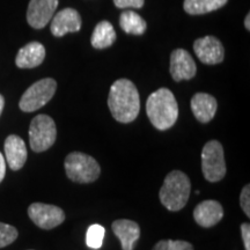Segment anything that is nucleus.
<instances>
[{
  "label": "nucleus",
  "instance_id": "obj_1",
  "mask_svg": "<svg viewBox=\"0 0 250 250\" xmlns=\"http://www.w3.org/2000/svg\"><path fill=\"white\" fill-rule=\"evenodd\" d=\"M108 105L112 117L120 123H131L140 111V96L132 81L120 79L109 90Z\"/></svg>",
  "mask_w": 250,
  "mask_h": 250
},
{
  "label": "nucleus",
  "instance_id": "obj_2",
  "mask_svg": "<svg viewBox=\"0 0 250 250\" xmlns=\"http://www.w3.org/2000/svg\"><path fill=\"white\" fill-rule=\"evenodd\" d=\"M146 112L153 126L165 131L176 123L179 118V104L169 89L160 88L148 96Z\"/></svg>",
  "mask_w": 250,
  "mask_h": 250
},
{
  "label": "nucleus",
  "instance_id": "obj_3",
  "mask_svg": "<svg viewBox=\"0 0 250 250\" xmlns=\"http://www.w3.org/2000/svg\"><path fill=\"white\" fill-rule=\"evenodd\" d=\"M191 183L189 177L183 171L173 170L166 176L162 184L160 193V202L167 210L180 211L189 201Z\"/></svg>",
  "mask_w": 250,
  "mask_h": 250
},
{
  "label": "nucleus",
  "instance_id": "obj_4",
  "mask_svg": "<svg viewBox=\"0 0 250 250\" xmlns=\"http://www.w3.org/2000/svg\"><path fill=\"white\" fill-rule=\"evenodd\" d=\"M65 171L67 177L76 183H92L99 179L100 165L88 154L72 152L65 159Z\"/></svg>",
  "mask_w": 250,
  "mask_h": 250
},
{
  "label": "nucleus",
  "instance_id": "obj_5",
  "mask_svg": "<svg viewBox=\"0 0 250 250\" xmlns=\"http://www.w3.org/2000/svg\"><path fill=\"white\" fill-rule=\"evenodd\" d=\"M224 147L218 140H210L202 151V171L208 182H219L226 175Z\"/></svg>",
  "mask_w": 250,
  "mask_h": 250
},
{
  "label": "nucleus",
  "instance_id": "obj_6",
  "mask_svg": "<svg viewBox=\"0 0 250 250\" xmlns=\"http://www.w3.org/2000/svg\"><path fill=\"white\" fill-rule=\"evenodd\" d=\"M57 138L55 121L48 115H37L29 126L30 147L34 152L41 153L49 149Z\"/></svg>",
  "mask_w": 250,
  "mask_h": 250
},
{
  "label": "nucleus",
  "instance_id": "obj_7",
  "mask_svg": "<svg viewBox=\"0 0 250 250\" xmlns=\"http://www.w3.org/2000/svg\"><path fill=\"white\" fill-rule=\"evenodd\" d=\"M56 89H57V83L51 78L39 80L23 93L22 98L19 102V107L24 112L39 110L54 98Z\"/></svg>",
  "mask_w": 250,
  "mask_h": 250
},
{
  "label": "nucleus",
  "instance_id": "obj_8",
  "mask_svg": "<svg viewBox=\"0 0 250 250\" xmlns=\"http://www.w3.org/2000/svg\"><path fill=\"white\" fill-rule=\"evenodd\" d=\"M28 215L42 229H52L65 220V212L61 208L43 203H33L28 208Z\"/></svg>",
  "mask_w": 250,
  "mask_h": 250
},
{
  "label": "nucleus",
  "instance_id": "obj_9",
  "mask_svg": "<svg viewBox=\"0 0 250 250\" xmlns=\"http://www.w3.org/2000/svg\"><path fill=\"white\" fill-rule=\"evenodd\" d=\"M58 0H30L27 11V21L35 29H42L54 17Z\"/></svg>",
  "mask_w": 250,
  "mask_h": 250
},
{
  "label": "nucleus",
  "instance_id": "obj_10",
  "mask_svg": "<svg viewBox=\"0 0 250 250\" xmlns=\"http://www.w3.org/2000/svg\"><path fill=\"white\" fill-rule=\"evenodd\" d=\"M193 50L199 61L206 65H215L224 61V46L214 36H205L196 40L193 43Z\"/></svg>",
  "mask_w": 250,
  "mask_h": 250
},
{
  "label": "nucleus",
  "instance_id": "obj_11",
  "mask_svg": "<svg viewBox=\"0 0 250 250\" xmlns=\"http://www.w3.org/2000/svg\"><path fill=\"white\" fill-rule=\"evenodd\" d=\"M170 74L175 81L190 80L196 76L197 66L193 58L184 49H176L170 55Z\"/></svg>",
  "mask_w": 250,
  "mask_h": 250
},
{
  "label": "nucleus",
  "instance_id": "obj_12",
  "mask_svg": "<svg viewBox=\"0 0 250 250\" xmlns=\"http://www.w3.org/2000/svg\"><path fill=\"white\" fill-rule=\"evenodd\" d=\"M52 35L62 37L67 33H77L81 29V18L76 9L64 8L55 15L51 21Z\"/></svg>",
  "mask_w": 250,
  "mask_h": 250
},
{
  "label": "nucleus",
  "instance_id": "obj_13",
  "mask_svg": "<svg viewBox=\"0 0 250 250\" xmlns=\"http://www.w3.org/2000/svg\"><path fill=\"white\" fill-rule=\"evenodd\" d=\"M224 217V208L217 201H204L199 203L193 211V218L199 226L208 228L213 227Z\"/></svg>",
  "mask_w": 250,
  "mask_h": 250
},
{
  "label": "nucleus",
  "instance_id": "obj_14",
  "mask_svg": "<svg viewBox=\"0 0 250 250\" xmlns=\"http://www.w3.org/2000/svg\"><path fill=\"white\" fill-rule=\"evenodd\" d=\"M6 161L12 170H19L23 167L27 161L26 144L19 136L11 134L5 140Z\"/></svg>",
  "mask_w": 250,
  "mask_h": 250
},
{
  "label": "nucleus",
  "instance_id": "obj_15",
  "mask_svg": "<svg viewBox=\"0 0 250 250\" xmlns=\"http://www.w3.org/2000/svg\"><path fill=\"white\" fill-rule=\"evenodd\" d=\"M112 232L120 239L122 249L133 250L140 237V227L137 223L127 219H120L111 225Z\"/></svg>",
  "mask_w": 250,
  "mask_h": 250
},
{
  "label": "nucleus",
  "instance_id": "obj_16",
  "mask_svg": "<svg viewBox=\"0 0 250 250\" xmlns=\"http://www.w3.org/2000/svg\"><path fill=\"white\" fill-rule=\"evenodd\" d=\"M218 103L213 96L206 93H197L191 99V109L196 120L208 123L217 112Z\"/></svg>",
  "mask_w": 250,
  "mask_h": 250
},
{
  "label": "nucleus",
  "instance_id": "obj_17",
  "mask_svg": "<svg viewBox=\"0 0 250 250\" xmlns=\"http://www.w3.org/2000/svg\"><path fill=\"white\" fill-rule=\"evenodd\" d=\"M45 58V49L40 42H30L19 50L15 64L20 68H34L41 65Z\"/></svg>",
  "mask_w": 250,
  "mask_h": 250
},
{
  "label": "nucleus",
  "instance_id": "obj_18",
  "mask_svg": "<svg viewBox=\"0 0 250 250\" xmlns=\"http://www.w3.org/2000/svg\"><path fill=\"white\" fill-rule=\"evenodd\" d=\"M116 41V31L109 21H101L96 24L92 34L90 43L95 49H105Z\"/></svg>",
  "mask_w": 250,
  "mask_h": 250
},
{
  "label": "nucleus",
  "instance_id": "obj_19",
  "mask_svg": "<svg viewBox=\"0 0 250 250\" xmlns=\"http://www.w3.org/2000/svg\"><path fill=\"white\" fill-rule=\"evenodd\" d=\"M120 26L126 34L131 35H143L146 31L145 20L133 11H125L121 14Z\"/></svg>",
  "mask_w": 250,
  "mask_h": 250
},
{
  "label": "nucleus",
  "instance_id": "obj_20",
  "mask_svg": "<svg viewBox=\"0 0 250 250\" xmlns=\"http://www.w3.org/2000/svg\"><path fill=\"white\" fill-rule=\"evenodd\" d=\"M228 0H184V11L188 14L199 15L217 11L227 4Z\"/></svg>",
  "mask_w": 250,
  "mask_h": 250
},
{
  "label": "nucleus",
  "instance_id": "obj_21",
  "mask_svg": "<svg viewBox=\"0 0 250 250\" xmlns=\"http://www.w3.org/2000/svg\"><path fill=\"white\" fill-rule=\"evenodd\" d=\"M105 229L99 224H94L87 229L86 245L90 249H100L102 247L103 239H104Z\"/></svg>",
  "mask_w": 250,
  "mask_h": 250
},
{
  "label": "nucleus",
  "instance_id": "obj_22",
  "mask_svg": "<svg viewBox=\"0 0 250 250\" xmlns=\"http://www.w3.org/2000/svg\"><path fill=\"white\" fill-rule=\"evenodd\" d=\"M153 250H193V247L182 240H161L153 247Z\"/></svg>",
  "mask_w": 250,
  "mask_h": 250
},
{
  "label": "nucleus",
  "instance_id": "obj_23",
  "mask_svg": "<svg viewBox=\"0 0 250 250\" xmlns=\"http://www.w3.org/2000/svg\"><path fill=\"white\" fill-rule=\"evenodd\" d=\"M18 229L8 224L0 223V248L12 245L18 239Z\"/></svg>",
  "mask_w": 250,
  "mask_h": 250
},
{
  "label": "nucleus",
  "instance_id": "obj_24",
  "mask_svg": "<svg viewBox=\"0 0 250 250\" xmlns=\"http://www.w3.org/2000/svg\"><path fill=\"white\" fill-rule=\"evenodd\" d=\"M240 204L243 212H245L247 217H250V186H247L242 189L241 196H240Z\"/></svg>",
  "mask_w": 250,
  "mask_h": 250
},
{
  "label": "nucleus",
  "instance_id": "obj_25",
  "mask_svg": "<svg viewBox=\"0 0 250 250\" xmlns=\"http://www.w3.org/2000/svg\"><path fill=\"white\" fill-rule=\"evenodd\" d=\"M145 0H114V4L118 8H142Z\"/></svg>",
  "mask_w": 250,
  "mask_h": 250
},
{
  "label": "nucleus",
  "instance_id": "obj_26",
  "mask_svg": "<svg viewBox=\"0 0 250 250\" xmlns=\"http://www.w3.org/2000/svg\"><path fill=\"white\" fill-rule=\"evenodd\" d=\"M241 235L246 250H250V226L248 223L241 225Z\"/></svg>",
  "mask_w": 250,
  "mask_h": 250
},
{
  "label": "nucleus",
  "instance_id": "obj_27",
  "mask_svg": "<svg viewBox=\"0 0 250 250\" xmlns=\"http://www.w3.org/2000/svg\"><path fill=\"white\" fill-rule=\"evenodd\" d=\"M5 174H6V160L4 156H2V153L0 152V183H1V181L4 180Z\"/></svg>",
  "mask_w": 250,
  "mask_h": 250
},
{
  "label": "nucleus",
  "instance_id": "obj_28",
  "mask_svg": "<svg viewBox=\"0 0 250 250\" xmlns=\"http://www.w3.org/2000/svg\"><path fill=\"white\" fill-rule=\"evenodd\" d=\"M4 107H5V99H4V96L0 94V116H1L2 110H4Z\"/></svg>",
  "mask_w": 250,
  "mask_h": 250
},
{
  "label": "nucleus",
  "instance_id": "obj_29",
  "mask_svg": "<svg viewBox=\"0 0 250 250\" xmlns=\"http://www.w3.org/2000/svg\"><path fill=\"white\" fill-rule=\"evenodd\" d=\"M245 27L247 30H250V15L247 14V17L245 19Z\"/></svg>",
  "mask_w": 250,
  "mask_h": 250
}]
</instances>
